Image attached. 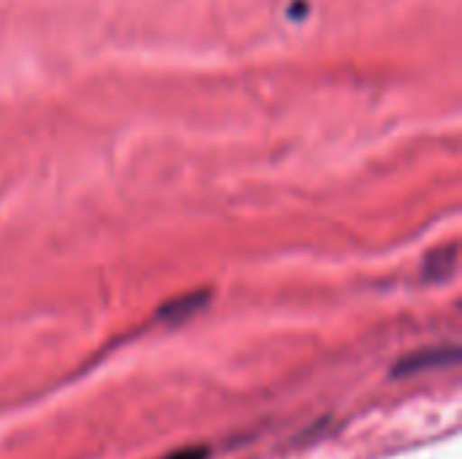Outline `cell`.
<instances>
[{
	"label": "cell",
	"mask_w": 462,
	"mask_h": 459,
	"mask_svg": "<svg viewBox=\"0 0 462 459\" xmlns=\"http://www.w3.org/2000/svg\"><path fill=\"white\" fill-rule=\"evenodd\" d=\"M206 449H200V446H195V449H184V452H176V454H171L168 459H206Z\"/></svg>",
	"instance_id": "7a4b0ae2"
},
{
	"label": "cell",
	"mask_w": 462,
	"mask_h": 459,
	"mask_svg": "<svg viewBox=\"0 0 462 459\" xmlns=\"http://www.w3.org/2000/svg\"><path fill=\"white\" fill-rule=\"evenodd\" d=\"M455 363L457 360V354H444V352H430V354H414V357H409L406 363H401V365H395V373H414V371H420V368H425V365H444V363Z\"/></svg>",
	"instance_id": "6da1fadb"
}]
</instances>
